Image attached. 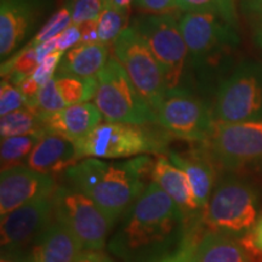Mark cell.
Instances as JSON below:
<instances>
[{
	"label": "cell",
	"mask_w": 262,
	"mask_h": 262,
	"mask_svg": "<svg viewBox=\"0 0 262 262\" xmlns=\"http://www.w3.org/2000/svg\"><path fill=\"white\" fill-rule=\"evenodd\" d=\"M185 211L150 181L124 212L108 241V249L122 262H156L178 249L187 237Z\"/></svg>",
	"instance_id": "obj_1"
},
{
	"label": "cell",
	"mask_w": 262,
	"mask_h": 262,
	"mask_svg": "<svg viewBox=\"0 0 262 262\" xmlns=\"http://www.w3.org/2000/svg\"><path fill=\"white\" fill-rule=\"evenodd\" d=\"M152 163L149 156L123 162L85 158L66 170L64 175L68 183L89 196L114 227L145 191Z\"/></svg>",
	"instance_id": "obj_2"
},
{
	"label": "cell",
	"mask_w": 262,
	"mask_h": 262,
	"mask_svg": "<svg viewBox=\"0 0 262 262\" xmlns=\"http://www.w3.org/2000/svg\"><path fill=\"white\" fill-rule=\"evenodd\" d=\"M79 159H124L166 153L168 139L148 125L100 123L89 135L75 142ZM169 153V152H168Z\"/></svg>",
	"instance_id": "obj_3"
},
{
	"label": "cell",
	"mask_w": 262,
	"mask_h": 262,
	"mask_svg": "<svg viewBox=\"0 0 262 262\" xmlns=\"http://www.w3.org/2000/svg\"><path fill=\"white\" fill-rule=\"evenodd\" d=\"M94 103L100 110L104 122L135 125L157 124L155 110L141 96L125 68L114 55L97 75Z\"/></svg>",
	"instance_id": "obj_4"
},
{
	"label": "cell",
	"mask_w": 262,
	"mask_h": 262,
	"mask_svg": "<svg viewBox=\"0 0 262 262\" xmlns=\"http://www.w3.org/2000/svg\"><path fill=\"white\" fill-rule=\"evenodd\" d=\"M180 15L141 14L133 19V27L146 41L160 68L166 89H181L188 62V49L180 28Z\"/></svg>",
	"instance_id": "obj_5"
},
{
	"label": "cell",
	"mask_w": 262,
	"mask_h": 262,
	"mask_svg": "<svg viewBox=\"0 0 262 262\" xmlns=\"http://www.w3.org/2000/svg\"><path fill=\"white\" fill-rule=\"evenodd\" d=\"M257 193L251 186L226 180L212 191L201 221L210 232L244 237L257 221Z\"/></svg>",
	"instance_id": "obj_6"
},
{
	"label": "cell",
	"mask_w": 262,
	"mask_h": 262,
	"mask_svg": "<svg viewBox=\"0 0 262 262\" xmlns=\"http://www.w3.org/2000/svg\"><path fill=\"white\" fill-rule=\"evenodd\" d=\"M55 219L81 244L84 251H102L113 226L89 196L73 186H58L52 194Z\"/></svg>",
	"instance_id": "obj_7"
},
{
	"label": "cell",
	"mask_w": 262,
	"mask_h": 262,
	"mask_svg": "<svg viewBox=\"0 0 262 262\" xmlns=\"http://www.w3.org/2000/svg\"><path fill=\"white\" fill-rule=\"evenodd\" d=\"M212 114L216 123L262 120V64H239L219 86Z\"/></svg>",
	"instance_id": "obj_8"
},
{
	"label": "cell",
	"mask_w": 262,
	"mask_h": 262,
	"mask_svg": "<svg viewBox=\"0 0 262 262\" xmlns=\"http://www.w3.org/2000/svg\"><path fill=\"white\" fill-rule=\"evenodd\" d=\"M237 27L210 12H186L182 15L180 28L193 67L199 70L214 64L225 52L237 47Z\"/></svg>",
	"instance_id": "obj_9"
},
{
	"label": "cell",
	"mask_w": 262,
	"mask_h": 262,
	"mask_svg": "<svg viewBox=\"0 0 262 262\" xmlns=\"http://www.w3.org/2000/svg\"><path fill=\"white\" fill-rule=\"evenodd\" d=\"M113 55L125 68L141 96L156 112L168 94L165 79L152 51L133 26H127L114 40Z\"/></svg>",
	"instance_id": "obj_10"
},
{
	"label": "cell",
	"mask_w": 262,
	"mask_h": 262,
	"mask_svg": "<svg viewBox=\"0 0 262 262\" xmlns=\"http://www.w3.org/2000/svg\"><path fill=\"white\" fill-rule=\"evenodd\" d=\"M156 114L166 133L191 142L204 143L216 123L212 108L186 88L169 91Z\"/></svg>",
	"instance_id": "obj_11"
},
{
	"label": "cell",
	"mask_w": 262,
	"mask_h": 262,
	"mask_svg": "<svg viewBox=\"0 0 262 262\" xmlns=\"http://www.w3.org/2000/svg\"><path fill=\"white\" fill-rule=\"evenodd\" d=\"M203 145L215 165L227 170L262 160V120L215 123Z\"/></svg>",
	"instance_id": "obj_12"
},
{
	"label": "cell",
	"mask_w": 262,
	"mask_h": 262,
	"mask_svg": "<svg viewBox=\"0 0 262 262\" xmlns=\"http://www.w3.org/2000/svg\"><path fill=\"white\" fill-rule=\"evenodd\" d=\"M55 220L52 195L41 196L2 217V254L26 255Z\"/></svg>",
	"instance_id": "obj_13"
},
{
	"label": "cell",
	"mask_w": 262,
	"mask_h": 262,
	"mask_svg": "<svg viewBox=\"0 0 262 262\" xmlns=\"http://www.w3.org/2000/svg\"><path fill=\"white\" fill-rule=\"evenodd\" d=\"M57 187L54 176L35 171L25 164L4 170L0 176V217L29 202L52 195Z\"/></svg>",
	"instance_id": "obj_14"
},
{
	"label": "cell",
	"mask_w": 262,
	"mask_h": 262,
	"mask_svg": "<svg viewBox=\"0 0 262 262\" xmlns=\"http://www.w3.org/2000/svg\"><path fill=\"white\" fill-rule=\"evenodd\" d=\"M38 18L34 0H0V56L8 60L21 47Z\"/></svg>",
	"instance_id": "obj_15"
},
{
	"label": "cell",
	"mask_w": 262,
	"mask_h": 262,
	"mask_svg": "<svg viewBox=\"0 0 262 262\" xmlns=\"http://www.w3.org/2000/svg\"><path fill=\"white\" fill-rule=\"evenodd\" d=\"M97 91V78H74L55 75L39 91L34 107L42 112L89 102Z\"/></svg>",
	"instance_id": "obj_16"
},
{
	"label": "cell",
	"mask_w": 262,
	"mask_h": 262,
	"mask_svg": "<svg viewBox=\"0 0 262 262\" xmlns=\"http://www.w3.org/2000/svg\"><path fill=\"white\" fill-rule=\"evenodd\" d=\"M102 118L96 104L91 102L74 104L55 112L41 111V124L45 133L57 134L74 142L89 135Z\"/></svg>",
	"instance_id": "obj_17"
},
{
	"label": "cell",
	"mask_w": 262,
	"mask_h": 262,
	"mask_svg": "<svg viewBox=\"0 0 262 262\" xmlns=\"http://www.w3.org/2000/svg\"><path fill=\"white\" fill-rule=\"evenodd\" d=\"M74 141L54 133H45L29 155L26 165L47 175L66 171L79 162Z\"/></svg>",
	"instance_id": "obj_18"
},
{
	"label": "cell",
	"mask_w": 262,
	"mask_h": 262,
	"mask_svg": "<svg viewBox=\"0 0 262 262\" xmlns=\"http://www.w3.org/2000/svg\"><path fill=\"white\" fill-rule=\"evenodd\" d=\"M84 249L56 219L25 255L26 262H73Z\"/></svg>",
	"instance_id": "obj_19"
},
{
	"label": "cell",
	"mask_w": 262,
	"mask_h": 262,
	"mask_svg": "<svg viewBox=\"0 0 262 262\" xmlns=\"http://www.w3.org/2000/svg\"><path fill=\"white\" fill-rule=\"evenodd\" d=\"M168 156V158L187 176L194 194L196 208L202 215L214 191L215 163L205 148L192 153L169 152Z\"/></svg>",
	"instance_id": "obj_20"
},
{
	"label": "cell",
	"mask_w": 262,
	"mask_h": 262,
	"mask_svg": "<svg viewBox=\"0 0 262 262\" xmlns=\"http://www.w3.org/2000/svg\"><path fill=\"white\" fill-rule=\"evenodd\" d=\"M150 181L156 182L180 208L191 221L192 216H198L201 211L195 204L191 183L186 173L164 156H157L150 168Z\"/></svg>",
	"instance_id": "obj_21"
},
{
	"label": "cell",
	"mask_w": 262,
	"mask_h": 262,
	"mask_svg": "<svg viewBox=\"0 0 262 262\" xmlns=\"http://www.w3.org/2000/svg\"><path fill=\"white\" fill-rule=\"evenodd\" d=\"M191 262H262V255L250 251L231 235L209 231L199 238Z\"/></svg>",
	"instance_id": "obj_22"
},
{
	"label": "cell",
	"mask_w": 262,
	"mask_h": 262,
	"mask_svg": "<svg viewBox=\"0 0 262 262\" xmlns=\"http://www.w3.org/2000/svg\"><path fill=\"white\" fill-rule=\"evenodd\" d=\"M110 60V49L107 44L75 45L68 50L58 64V77L97 78L100 72Z\"/></svg>",
	"instance_id": "obj_23"
},
{
	"label": "cell",
	"mask_w": 262,
	"mask_h": 262,
	"mask_svg": "<svg viewBox=\"0 0 262 262\" xmlns=\"http://www.w3.org/2000/svg\"><path fill=\"white\" fill-rule=\"evenodd\" d=\"M34 133H45L41 124V111L35 107L25 106L0 119L2 139Z\"/></svg>",
	"instance_id": "obj_24"
},
{
	"label": "cell",
	"mask_w": 262,
	"mask_h": 262,
	"mask_svg": "<svg viewBox=\"0 0 262 262\" xmlns=\"http://www.w3.org/2000/svg\"><path fill=\"white\" fill-rule=\"evenodd\" d=\"M44 134L45 133H34L2 139V146H0L2 171L24 165Z\"/></svg>",
	"instance_id": "obj_25"
},
{
	"label": "cell",
	"mask_w": 262,
	"mask_h": 262,
	"mask_svg": "<svg viewBox=\"0 0 262 262\" xmlns=\"http://www.w3.org/2000/svg\"><path fill=\"white\" fill-rule=\"evenodd\" d=\"M39 66L35 48H24L2 63V79L18 86L26 78L34 73Z\"/></svg>",
	"instance_id": "obj_26"
},
{
	"label": "cell",
	"mask_w": 262,
	"mask_h": 262,
	"mask_svg": "<svg viewBox=\"0 0 262 262\" xmlns=\"http://www.w3.org/2000/svg\"><path fill=\"white\" fill-rule=\"evenodd\" d=\"M129 11H123L106 3L102 12L97 18V29L100 42L110 45L118 38V35L127 27Z\"/></svg>",
	"instance_id": "obj_27"
},
{
	"label": "cell",
	"mask_w": 262,
	"mask_h": 262,
	"mask_svg": "<svg viewBox=\"0 0 262 262\" xmlns=\"http://www.w3.org/2000/svg\"><path fill=\"white\" fill-rule=\"evenodd\" d=\"M180 11L210 12L221 16L228 22L238 26L237 8L234 0H176Z\"/></svg>",
	"instance_id": "obj_28"
},
{
	"label": "cell",
	"mask_w": 262,
	"mask_h": 262,
	"mask_svg": "<svg viewBox=\"0 0 262 262\" xmlns=\"http://www.w3.org/2000/svg\"><path fill=\"white\" fill-rule=\"evenodd\" d=\"M71 25V9L67 4H64L48 19L47 24L42 26L40 31L34 35V38H33L25 48H37L38 45L42 44L44 41L50 40V39L57 37L61 32H63L64 29Z\"/></svg>",
	"instance_id": "obj_29"
},
{
	"label": "cell",
	"mask_w": 262,
	"mask_h": 262,
	"mask_svg": "<svg viewBox=\"0 0 262 262\" xmlns=\"http://www.w3.org/2000/svg\"><path fill=\"white\" fill-rule=\"evenodd\" d=\"M72 14V24L81 25L91 19H97L102 12L103 0H67Z\"/></svg>",
	"instance_id": "obj_30"
},
{
	"label": "cell",
	"mask_w": 262,
	"mask_h": 262,
	"mask_svg": "<svg viewBox=\"0 0 262 262\" xmlns=\"http://www.w3.org/2000/svg\"><path fill=\"white\" fill-rule=\"evenodd\" d=\"M27 106L26 98L18 86L11 84L9 80L2 79L0 84V116L15 112L19 108Z\"/></svg>",
	"instance_id": "obj_31"
},
{
	"label": "cell",
	"mask_w": 262,
	"mask_h": 262,
	"mask_svg": "<svg viewBox=\"0 0 262 262\" xmlns=\"http://www.w3.org/2000/svg\"><path fill=\"white\" fill-rule=\"evenodd\" d=\"M199 235L196 229L192 228L188 232L187 237L182 242V244L176 249L173 253H171L168 256L160 258V260L156 262H191L193 254H194L196 244L199 242Z\"/></svg>",
	"instance_id": "obj_32"
},
{
	"label": "cell",
	"mask_w": 262,
	"mask_h": 262,
	"mask_svg": "<svg viewBox=\"0 0 262 262\" xmlns=\"http://www.w3.org/2000/svg\"><path fill=\"white\" fill-rule=\"evenodd\" d=\"M63 55V51L57 50L49 55L48 57H45L44 60L39 63L37 70H35L34 73L32 74V77L34 78V80L37 81L39 85H40V88L44 86L49 80L55 77L58 64H60Z\"/></svg>",
	"instance_id": "obj_33"
},
{
	"label": "cell",
	"mask_w": 262,
	"mask_h": 262,
	"mask_svg": "<svg viewBox=\"0 0 262 262\" xmlns=\"http://www.w3.org/2000/svg\"><path fill=\"white\" fill-rule=\"evenodd\" d=\"M134 5L141 14L179 15L180 11L176 0H134Z\"/></svg>",
	"instance_id": "obj_34"
},
{
	"label": "cell",
	"mask_w": 262,
	"mask_h": 262,
	"mask_svg": "<svg viewBox=\"0 0 262 262\" xmlns=\"http://www.w3.org/2000/svg\"><path fill=\"white\" fill-rule=\"evenodd\" d=\"M80 27L78 25L68 26L63 32H61L57 35V50L60 51H68L72 48H74L75 45L79 44L80 41Z\"/></svg>",
	"instance_id": "obj_35"
},
{
	"label": "cell",
	"mask_w": 262,
	"mask_h": 262,
	"mask_svg": "<svg viewBox=\"0 0 262 262\" xmlns=\"http://www.w3.org/2000/svg\"><path fill=\"white\" fill-rule=\"evenodd\" d=\"M241 242L250 251L262 255V215L257 219L254 227L241 238Z\"/></svg>",
	"instance_id": "obj_36"
},
{
	"label": "cell",
	"mask_w": 262,
	"mask_h": 262,
	"mask_svg": "<svg viewBox=\"0 0 262 262\" xmlns=\"http://www.w3.org/2000/svg\"><path fill=\"white\" fill-rule=\"evenodd\" d=\"M79 27L81 37L78 45L97 44V42H100L97 29V19H91V21L84 22V24L79 25Z\"/></svg>",
	"instance_id": "obj_37"
},
{
	"label": "cell",
	"mask_w": 262,
	"mask_h": 262,
	"mask_svg": "<svg viewBox=\"0 0 262 262\" xmlns=\"http://www.w3.org/2000/svg\"><path fill=\"white\" fill-rule=\"evenodd\" d=\"M242 10L248 18H251L258 25L262 24V0H244Z\"/></svg>",
	"instance_id": "obj_38"
},
{
	"label": "cell",
	"mask_w": 262,
	"mask_h": 262,
	"mask_svg": "<svg viewBox=\"0 0 262 262\" xmlns=\"http://www.w3.org/2000/svg\"><path fill=\"white\" fill-rule=\"evenodd\" d=\"M73 262H114L103 251H84Z\"/></svg>",
	"instance_id": "obj_39"
},
{
	"label": "cell",
	"mask_w": 262,
	"mask_h": 262,
	"mask_svg": "<svg viewBox=\"0 0 262 262\" xmlns=\"http://www.w3.org/2000/svg\"><path fill=\"white\" fill-rule=\"evenodd\" d=\"M35 51H37L38 61H39V63H40V62L44 60L45 57H48L49 55L52 54V52L57 51V39H56V37L50 39V40L44 41L40 45H38V47L35 48Z\"/></svg>",
	"instance_id": "obj_40"
},
{
	"label": "cell",
	"mask_w": 262,
	"mask_h": 262,
	"mask_svg": "<svg viewBox=\"0 0 262 262\" xmlns=\"http://www.w3.org/2000/svg\"><path fill=\"white\" fill-rule=\"evenodd\" d=\"M111 5H113L114 8L123 10V11H129L130 5L133 4L134 0H110Z\"/></svg>",
	"instance_id": "obj_41"
},
{
	"label": "cell",
	"mask_w": 262,
	"mask_h": 262,
	"mask_svg": "<svg viewBox=\"0 0 262 262\" xmlns=\"http://www.w3.org/2000/svg\"><path fill=\"white\" fill-rule=\"evenodd\" d=\"M0 262H26V260H25V255L2 254Z\"/></svg>",
	"instance_id": "obj_42"
},
{
	"label": "cell",
	"mask_w": 262,
	"mask_h": 262,
	"mask_svg": "<svg viewBox=\"0 0 262 262\" xmlns=\"http://www.w3.org/2000/svg\"><path fill=\"white\" fill-rule=\"evenodd\" d=\"M255 41H256V44L262 50V24L256 26V31H255Z\"/></svg>",
	"instance_id": "obj_43"
},
{
	"label": "cell",
	"mask_w": 262,
	"mask_h": 262,
	"mask_svg": "<svg viewBox=\"0 0 262 262\" xmlns=\"http://www.w3.org/2000/svg\"><path fill=\"white\" fill-rule=\"evenodd\" d=\"M103 2H104V4H106V3L110 2V0H103Z\"/></svg>",
	"instance_id": "obj_44"
}]
</instances>
